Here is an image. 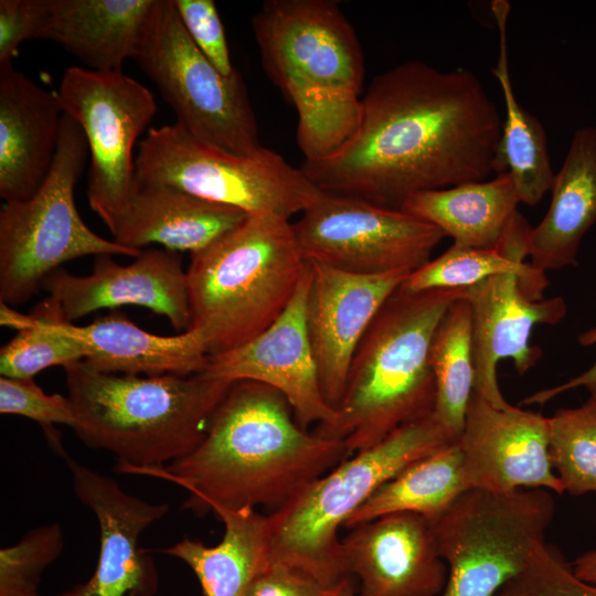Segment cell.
<instances>
[{
  "label": "cell",
  "mask_w": 596,
  "mask_h": 596,
  "mask_svg": "<svg viewBox=\"0 0 596 596\" xmlns=\"http://www.w3.org/2000/svg\"><path fill=\"white\" fill-rule=\"evenodd\" d=\"M502 125L472 72L408 61L376 75L348 138L300 169L322 192L401 209L419 192L485 181Z\"/></svg>",
  "instance_id": "cell-1"
},
{
  "label": "cell",
  "mask_w": 596,
  "mask_h": 596,
  "mask_svg": "<svg viewBox=\"0 0 596 596\" xmlns=\"http://www.w3.org/2000/svg\"><path fill=\"white\" fill-rule=\"evenodd\" d=\"M348 457L343 440L304 429L278 391L245 380L232 383L194 450L134 473L181 486L196 514L258 507L272 514Z\"/></svg>",
  "instance_id": "cell-2"
},
{
  "label": "cell",
  "mask_w": 596,
  "mask_h": 596,
  "mask_svg": "<svg viewBox=\"0 0 596 596\" xmlns=\"http://www.w3.org/2000/svg\"><path fill=\"white\" fill-rule=\"evenodd\" d=\"M264 71L298 113L305 159L324 157L353 130L363 95L359 39L329 0H267L252 18Z\"/></svg>",
  "instance_id": "cell-3"
},
{
  "label": "cell",
  "mask_w": 596,
  "mask_h": 596,
  "mask_svg": "<svg viewBox=\"0 0 596 596\" xmlns=\"http://www.w3.org/2000/svg\"><path fill=\"white\" fill-rule=\"evenodd\" d=\"M64 370L75 435L113 454L116 469L130 473L163 467L194 450L232 385L204 373H103L84 361Z\"/></svg>",
  "instance_id": "cell-4"
},
{
  "label": "cell",
  "mask_w": 596,
  "mask_h": 596,
  "mask_svg": "<svg viewBox=\"0 0 596 596\" xmlns=\"http://www.w3.org/2000/svg\"><path fill=\"white\" fill-rule=\"evenodd\" d=\"M465 289H396L361 339L334 423L318 436L345 443L350 456L430 415L436 383L429 353L435 330Z\"/></svg>",
  "instance_id": "cell-5"
},
{
  "label": "cell",
  "mask_w": 596,
  "mask_h": 596,
  "mask_svg": "<svg viewBox=\"0 0 596 596\" xmlns=\"http://www.w3.org/2000/svg\"><path fill=\"white\" fill-rule=\"evenodd\" d=\"M306 269L289 219L248 214L191 254L187 268L190 329L202 334L209 355L247 343L283 313Z\"/></svg>",
  "instance_id": "cell-6"
},
{
  "label": "cell",
  "mask_w": 596,
  "mask_h": 596,
  "mask_svg": "<svg viewBox=\"0 0 596 596\" xmlns=\"http://www.w3.org/2000/svg\"><path fill=\"white\" fill-rule=\"evenodd\" d=\"M458 440L434 412L345 458L281 510L267 514L270 562L333 587L350 576L339 529L384 483L412 462Z\"/></svg>",
  "instance_id": "cell-7"
},
{
  "label": "cell",
  "mask_w": 596,
  "mask_h": 596,
  "mask_svg": "<svg viewBox=\"0 0 596 596\" xmlns=\"http://www.w3.org/2000/svg\"><path fill=\"white\" fill-rule=\"evenodd\" d=\"M88 152L79 125L63 114L53 166L28 200L0 210V301L13 307L39 292L46 278L70 260L89 255L138 257L135 249L93 232L75 204V185Z\"/></svg>",
  "instance_id": "cell-8"
},
{
  "label": "cell",
  "mask_w": 596,
  "mask_h": 596,
  "mask_svg": "<svg viewBox=\"0 0 596 596\" xmlns=\"http://www.w3.org/2000/svg\"><path fill=\"white\" fill-rule=\"evenodd\" d=\"M141 185H168L247 214H301L322 191L299 168L263 147L234 155L200 141L177 123L147 130L138 143Z\"/></svg>",
  "instance_id": "cell-9"
},
{
  "label": "cell",
  "mask_w": 596,
  "mask_h": 596,
  "mask_svg": "<svg viewBox=\"0 0 596 596\" xmlns=\"http://www.w3.org/2000/svg\"><path fill=\"white\" fill-rule=\"evenodd\" d=\"M555 501L545 489L464 491L430 521L448 567L441 596H496L545 542Z\"/></svg>",
  "instance_id": "cell-10"
},
{
  "label": "cell",
  "mask_w": 596,
  "mask_h": 596,
  "mask_svg": "<svg viewBox=\"0 0 596 596\" xmlns=\"http://www.w3.org/2000/svg\"><path fill=\"white\" fill-rule=\"evenodd\" d=\"M200 141L248 156L263 146L243 76H225L185 32L173 0H155L132 58Z\"/></svg>",
  "instance_id": "cell-11"
},
{
  "label": "cell",
  "mask_w": 596,
  "mask_h": 596,
  "mask_svg": "<svg viewBox=\"0 0 596 596\" xmlns=\"http://www.w3.org/2000/svg\"><path fill=\"white\" fill-rule=\"evenodd\" d=\"M57 94L63 111L87 140L88 203L113 234L138 190L134 147L156 115L157 103L123 71L79 66L65 71Z\"/></svg>",
  "instance_id": "cell-12"
},
{
  "label": "cell",
  "mask_w": 596,
  "mask_h": 596,
  "mask_svg": "<svg viewBox=\"0 0 596 596\" xmlns=\"http://www.w3.org/2000/svg\"><path fill=\"white\" fill-rule=\"evenodd\" d=\"M292 228L306 260L360 275L412 273L430 260L446 236L401 209L327 192Z\"/></svg>",
  "instance_id": "cell-13"
},
{
  "label": "cell",
  "mask_w": 596,
  "mask_h": 596,
  "mask_svg": "<svg viewBox=\"0 0 596 596\" xmlns=\"http://www.w3.org/2000/svg\"><path fill=\"white\" fill-rule=\"evenodd\" d=\"M310 270L307 269L283 313L260 334L231 351L210 355L202 372L230 383L255 381L278 391L297 423L315 432L331 426L337 409L324 400L306 319Z\"/></svg>",
  "instance_id": "cell-14"
},
{
  "label": "cell",
  "mask_w": 596,
  "mask_h": 596,
  "mask_svg": "<svg viewBox=\"0 0 596 596\" xmlns=\"http://www.w3.org/2000/svg\"><path fill=\"white\" fill-rule=\"evenodd\" d=\"M458 445L467 490L564 493L550 457L549 417L540 413L497 408L472 392Z\"/></svg>",
  "instance_id": "cell-15"
},
{
  "label": "cell",
  "mask_w": 596,
  "mask_h": 596,
  "mask_svg": "<svg viewBox=\"0 0 596 596\" xmlns=\"http://www.w3.org/2000/svg\"><path fill=\"white\" fill-rule=\"evenodd\" d=\"M77 499L96 517L99 554L92 577L58 596H153L158 577L152 557L139 546L141 533L169 512L126 492L110 476L63 457Z\"/></svg>",
  "instance_id": "cell-16"
},
{
  "label": "cell",
  "mask_w": 596,
  "mask_h": 596,
  "mask_svg": "<svg viewBox=\"0 0 596 596\" xmlns=\"http://www.w3.org/2000/svg\"><path fill=\"white\" fill-rule=\"evenodd\" d=\"M307 262L310 270L306 302L308 334L324 400L337 409L361 339L384 302L411 273L360 275Z\"/></svg>",
  "instance_id": "cell-17"
},
{
  "label": "cell",
  "mask_w": 596,
  "mask_h": 596,
  "mask_svg": "<svg viewBox=\"0 0 596 596\" xmlns=\"http://www.w3.org/2000/svg\"><path fill=\"white\" fill-rule=\"evenodd\" d=\"M111 256H95L88 275H73L60 268L46 278L43 288L66 322L99 309L140 306L167 317L178 332L190 330L187 269L178 252L142 249L128 265L116 263Z\"/></svg>",
  "instance_id": "cell-18"
},
{
  "label": "cell",
  "mask_w": 596,
  "mask_h": 596,
  "mask_svg": "<svg viewBox=\"0 0 596 596\" xmlns=\"http://www.w3.org/2000/svg\"><path fill=\"white\" fill-rule=\"evenodd\" d=\"M472 310L473 392L497 408L511 404L500 391L497 366L512 360L523 375L541 358L542 350L530 343L536 324L555 326L567 313L563 297L533 299L514 273L490 277L467 288Z\"/></svg>",
  "instance_id": "cell-19"
},
{
  "label": "cell",
  "mask_w": 596,
  "mask_h": 596,
  "mask_svg": "<svg viewBox=\"0 0 596 596\" xmlns=\"http://www.w3.org/2000/svg\"><path fill=\"white\" fill-rule=\"evenodd\" d=\"M341 542L358 596H438L446 586L448 567L424 515H383L351 528Z\"/></svg>",
  "instance_id": "cell-20"
},
{
  "label": "cell",
  "mask_w": 596,
  "mask_h": 596,
  "mask_svg": "<svg viewBox=\"0 0 596 596\" xmlns=\"http://www.w3.org/2000/svg\"><path fill=\"white\" fill-rule=\"evenodd\" d=\"M63 107L47 91L14 68L0 65V196L30 199L49 175L58 146Z\"/></svg>",
  "instance_id": "cell-21"
},
{
  "label": "cell",
  "mask_w": 596,
  "mask_h": 596,
  "mask_svg": "<svg viewBox=\"0 0 596 596\" xmlns=\"http://www.w3.org/2000/svg\"><path fill=\"white\" fill-rule=\"evenodd\" d=\"M31 39L60 44L98 72L134 58L155 0H32Z\"/></svg>",
  "instance_id": "cell-22"
},
{
  "label": "cell",
  "mask_w": 596,
  "mask_h": 596,
  "mask_svg": "<svg viewBox=\"0 0 596 596\" xmlns=\"http://www.w3.org/2000/svg\"><path fill=\"white\" fill-rule=\"evenodd\" d=\"M247 213L168 185L139 184L114 241L141 249L158 244L173 252H199L240 225Z\"/></svg>",
  "instance_id": "cell-23"
},
{
  "label": "cell",
  "mask_w": 596,
  "mask_h": 596,
  "mask_svg": "<svg viewBox=\"0 0 596 596\" xmlns=\"http://www.w3.org/2000/svg\"><path fill=\"white\" fill-rule=\"evenodd\" d=\"M66 328L85 345L84 362L103 373L193 375L202 373L209 363L204 338L194 329L158 336L118 311L86 326L67 322Z\"/></svg>",
  "instance_id": "cell-24"
},
{
  "label": "cell",
  "mask_w": 596,
  "mask_h": 596,
  "mask_svg": "<svg viewBox=\"0 0 596 596\" xmlns=\"http://www.w3.org/2000/svg\"><path fill=\"white\" fill-rule=\"evenodd\" d=\"M550 207L529 236L530 264L545 273L577 264L585 234L596 223V127L578 128L554 175Z\"/></svg>",
  "instance_id": "cell-25"
},
{
  "label": "cell",
  "mask_w": 596,
  "mask_h": 596,
  "mask_svg": "<svg viewBox=\"0 0 596 596\" xmlns=\"http://www.w3.org/2000/svg\"><path fill=\"white\" fill-rule=\"evenodd\" d=\"M224 524L220 543L207 546L184 538L159 552L183 561L195 574L204 596H245L268 567V515L256 509L215 512Z\"/></svg>",
  "instance_id": "cell-26"
},
{
  "label": "cell",
  "mask_w": 596,
  "mask_h": 596,
  "mask_svg": "<svg viewBox=\"0 0 596 596\" xmlns=\"http://www.w3.org/2000/svg\"><path fill=\"white\" fill-rule=\"evenodd\" d=\"M519 203L514 182L504 172L490 181L413 194L401 210L437 226L455 245L497 249Z\"/></svg>",
  "instance_id": "cell-27"
},
{
  "label": "cell",
  "mask_w": 596,
  "mask_h": 596,
  "mask_svg": "<svg viewBox=\"0 0 596 596\" xmlns=\"http://www.w3.org/2000/svg\"><path fill=\"white\" fill-rule=\"evenodd\" d=\"M491 10L499 30V58L492 74L501 86L505 105V120L493 172H508L514 182L520 203L533 206L551 190L555 173L551 166L544 127L519 104L511 84L507 51L510 3L496 0Z\"/></svg>",
  "instance_id": "cell-28"
},
{
  "label": "cell",
  "mask_w": 596,
  "mask_h": 596,
  "mask_svg": "<svg viewBox=\"0 0 596 596\" xmlns=\"http://www.w3.org/2000/svg\"><path fill=\"white\" fill-rule=\"evenodd\" d=\"M467 488L458 440L412 462L380 487L345 522L351 529L376 518L413 512L434 519Z\"/></svg>",
  "instance_id": "cell-29"
},
{
  "label": "cell",
  "mask_w": 596,
  "mask_h": 596,
  "mask_svg": "<svg viewBox=\"0 0 596 596\" xmlns=\"http://www.w3.org/2000/svg\"><path fill=\"white\" fill-rule=\"evenodd\" d=\"M429 361L436 383L434 414L459 438L475 381L472 310L467 296L455 301L439 321Z\"/></svg>",
  "instance_id": "cell-30"
},
{
  "label": "cell",
  "mask_w": 596,
  "mask_h": 596,
  "mask_svg": "<svg viewBox=\"0 0 596 596\" xmlns=\"http://www.w3.org/2000/svg\"><path fill=\"white\" fill-rule=\"evenodd\" d=\"M518 274L534 299H542L549 285L545 273L499 249L450 246L438 257L412 272L400 286L409 292L465 289L505 274Z\"/></svg>",
  "instance_id": "cell-31"
},
{
  "label": "cell",
  "mask_w": 596,
  "mask_h": 596,
  "mask_svg": "<svg viewBox=\"0 0 596 596\" xmlns=\"http://www.w3.org/2000/svg\"><path fill=\"white\" fill-rule=\"evenodd\" d=\"M30 315L31 323L0 350L1 376L33 379L47 368H66L85 360V345L68 332L67 322L50 296Z\"/></svg>",
  "instance_id": "cell-32"
},
{
  "label": "cell",
  "mask_w": 596,
  "mask_h": 596,
  "mask_svg": "<svg viewBox=\"0 0 596 596\" xmlns=\"http://www.w3.org/2000/svg\"><path fill=\"white\" fill-rule=\"evenodd\" d=\"M550 457L564 492H596V394L549 417Z\"/></svg>",
  "instance_id": "cell-33"
},
{
  "label": "cell",
  "mask_w": 596,
  "mask_h": 596,
  "mask_svg": "<svg viewBox=\"0 0 596 596\" xmlns=\"http://www.w3.org/2000/svg\"><path fill=\"white\" fill-rule=\"evenodd\" d=\"M58 523L30 530L15 544L0 550V596H40L44 570L63 550Z\"/></svg>",
  "instance_id": "cell-34"
},
{
  "label": "cell",
  "mask_w": 596,
  "mask_h": 596,
  "mask_svg": "<svg viewBox=\"0 0 596 596\" xmlns=\"http://www.w3.org/2000/svg\"><path fill=\"white\" fill-rule=\"evenodd\" d=\"M0 413L19 415L36 422L51 447L62 458L67 454L54 425H74L67 396L46 394L33 379L0 377Z\"/></svg>",
  "instance_id": "cell-35"
},
{
  "label": "cell",
  "mask_w": 596,
  "mask_h": 596,
  "mask_svg": "<svg viewBox=\"0 0 596 596\" xmlns=\"http://www.w3.org/2000/svg\"><path fill=\"white\" fill-rule=\"evenodd\" d=\"M496 596H596V584L578 578L572 565L544 543Z\"/></svg>",
  "instance_id": "cell-36"
},
{
  "label": "cell",
  "mask_w": 596,
  "mask_h": 596,
  "mask_svg": "<svg viewBox=\"0 0 596 596\" xmlns=\"http://www.w3.org/2000/svg\"><path fill=\"white\" fill-rule=\"evenodd\" d=\"M179 19L195 46L225 76L236 68L231 62L225 30L212 0H173Z\"/></svg>",
  "instance_id": "cell-37"
},
{
  "label": "cell",
  "mask_w": 596,
  "mask_h": 596,
  "mask_svg": "<svg viewBox=\"0 0 596 596\" xmlns=\"http://www.w3.org/2000/svg\"><path fill=\"white\" fill-rule=\"evenodd\" d=\"M336 587L327 586L297 568L270 562L245 596H332Z\"/></svg>",
  "instance_id": "cell-38"
},
{
  "label": "cell",
  "mask_w": 596,
  "mask_h": 596,
  "mask_svg": "<svg viewBox=\"0 0 596 596\" xmlns=\"http://www.w3.org/2000/svg\"><path fill=\"white\" fill-rule=\"evenodd\" d=\"M32 0L0 1V65L12 63L20 44L31 40Z\"/></svg>",
  "instance_id": "cell-39"
},
{
  "label": "cell",
  "mask_w": 596,
  "mask_h": 596,
  "mask_svg": "<svg viewBox=\"0 0 596 596\" xmlns=\"http://www.w3.org/2000/svg\"><path fill=\"white\" fill-rule=\"evenodd\" d=\"M578 342L583 347L596 345V327H593L578 336ZM583 387L589 394H596V361L581 374L568 381L547 389L534 392L523 398L522 404H545L556 396L575 389Z\"/></svg>",
  "instance_id": "cell-40"
},
{
  "label": "cell",
  "mask_w": 596,
  "mask_h": 596,
  "mask_svg": "<svg viewBox=\"0 0 596 596\" xmlns=\"http://www.w3.org/2000/svg\"><path fill=\"white\" fill-rule=\"evenodd\" d=\"M574 574L582 581L596 584V550L578 556L572 565Z\"/></svg>",
  "instance_id": "cell-41"
},
{
  "label": "cell",
  "mask_w": 596,
  "mask_h": 596,
  "mask_svg": "<svg viewBox=\"0 0 596 596\" xmlns=\"http://www.w3.org/2000/svg\"><path fill=\"white\" fill-rule=\"evenodd\" d=\"M332 596H358L351 576L343 578L337 585Z\"/></svg>",
  "instance_id": "cell-42"
}]
</instances>
